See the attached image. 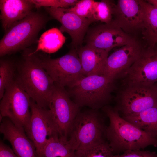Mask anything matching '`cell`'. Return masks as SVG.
<instances>
[{
    "label": "cell",
    "instance_id": "7",
    "mask_svg": "<svg viewBox=\"0 0 157 157\" xmlns=\"http://www.w3.org/2000/svg\"><path fill=\"white\" fill-rule=\"evenodd\" d=\"M30 110V119L25 131L34 144L38 157H42L49 140L63 136L49 109L39 106L31 99Z\"/></svg>",
    "mask_w": 157,
    "mask_h": 157
},
{
    "label": "cell",
    "instance_id": "23",
    "mask_svg": "<svg viewBox=\"0 0 157 157\" xmlns=\"http://www.w3.org/2000/svg\"><path fill=\"white\" fill-rule=\"evenodd\" d=\"M16 63L8 59L0 60V98L3 97L6 89L15 81Z\"/></svg>",
    "mask_w": 157,
    "mask_h": 157
},
{
    "label": "cell",
    "instance_id": "30",
    "mask_svg": "<svg viewBox=\"0 0 157 157\" xmlns=\"http://www.w3.org/2000/svg\"><path fill=\"white\" fill-rule=\"evenodd\" d=\"M147 1L157 8V0H147Z\"/></svg>",
    "mask_w": 157,
    "mask_h": 157
},
{
    "label": "cell",
    "instance_id": "31",
    "mask_svg": "<svg viewBox=\"0 0 157 157\" xmlns=\"http://www.w3.org/2000/svg\"><path fill=\"white\" fill-rule=\"evenodd\" d=\"M156 86H157V83L156 84Z\"/></svg>",
    "mask_w": 157,
    "mask_h": 157
},
{
    "label": "cell",
    "instance_id": "8",
    "mask_svg": "<svg viewBox=\"0 0 157 157\" xmlns=\"http://www.w3.org/2000/svg\"><path fill=\"white\" fill-rule=\"evenodd\" d=\"M31 98L15 81L5 90L0 104V122L8 118L16 126L27 127L31 118Z\"/></svg>",
    "mask_w": 157,
    "mask_h": 157
},
{
    "label": "cell",
    "instance_id": "6",
    "mask_svg": "<svg viewBox=\"0 0 157 157\" xmlns=\"http://www.w3.org/2000/svg\"><path fill=\"white\" fill-rule=\"evenodd\" d=\"M37 53L42 65L57 85L68 88L85 76L77 51L74 49L56 58Z\"/></svg>",
    "mask_w": 157,
    "mask_h": 157
},
{
    "label": "cell",
    "instance_id": "22",
    "mask_svg": "<svg viewBox=\"0 0 157 157\" xmlns=\"http://www.w3.org/2000/svg\"><path fill=\"white\" fill-rule=\"evenodd\" d=\"M75 152L64 137L53 138L46 145L42 157H74Z\"/></svg>",
    "mask_w": 157,
    "mask_h": 157
},
{
    "label": "cell",
    "instance_id": "15",
    "mask_svg": "<svg viewBox=\"0 0 157 157\" xmlns=\"http://www.w3.org/2000/svg\"><path fill=\"white\" fill-rule=\"evenodd\" d=\"M112 21L132 37V34H136L138 31L141 33L143 16L140 0H117L114 9Z\"/></svg>",
    "mask_w": 157,
    "mask_h": 157
},
{
    "label": "cell",
    "instance_id": "21",
    "mask_svg": "<svg viewBox=\"0 0 157 157\" xmlns=\"http://www.w3.org/2000/svg\"><path fill=\"white\" fill-rule=\"evenodd\" d=\"M66 39L59 29L53 28L49 29L41 35L33 52L42 51L49 53H55L62 47Z\"/></svg>",
    "mask_w": 157,
    "mask_h": 157
},
{
    "label": "cell",
    "instance_id": "10",
    "mask_svg": "<svg viewBox=\"0 0 157 157\" xmlns=\"http://www.w3.org/2000/svg\"><path fill=\"white\" fill-rule=\"evenodd\" d=\"M121 76L123 85H150L157 83V44L144 45L138 58Z\"/></svg>",
    "mask_w": 157,
    "mask_h": 157
},
{
    "label": "cell",
    "instance_id": "24",
    "mask_svg": "<svg viewBox=\"0 0 157 157\" xmlns=\"http://www.w3.org/2000/svg\"><path fill=\"white\" fill-rule=\"evenodd\" d=\"M115 4L116 3L112 0L95 1L93 11V17L95 22L99 21L104 24L111 22Z\"/></svg>",
    "mask_w": 157,
    "mask_h": 157
},
{
    "label": "cell",
    "instance_id": "13",
    "mask_svg": "<svg viewBox=\"0 0 157 157\" xmlns=\"http://www.w3.org/2000/svg\"><path fill=\"white\" fill-rule=\"evenodd\" d=\"M47 12L53 18L60 22L59 29L67 33L71 38L72 48L77 51L81 47L89 27L94 22L82 18L71 11L68 8L45 7Z\"/></svg>",
    "mask_w": 157,
    "mask_h": 157
},
{
    "label": "cell",
    "instance_id": "4",
    "mask_svg": "<svg viewBox=\"0 0 157 157\" xmlns=\"http://www.w3.org/2000/svg\"><path fill=\"white\" fill-rule=\"evenodd\" d=\"M107 127L97 110L80 112L72 124L67 139L75 151L104 142Z\"/></svg>",
    "mask_w": 157,
    "mask_h": 157
},
{
    "label": "cell",
    "instance_id": "18",
    "mask_svg": "<svg viewBox=\"0 0 157 157\" xmlns=\"http://www.w3.org/2000/svg\"><path fill=\"white\" fill-rule=\"evenodd\" d=\"M77 53L85 76L102 75L108 53L86 44L78 50Z\"/></svg>",
    "mask_w": 157,
    "mask_h": 157
},
{
    "label": "cell",
    "instance_id": "28",
    "mask_svg": "<svg viewBox=\"0 0 157 157\" xmlns=\"http://www.w3.org/2000/svg\"><path fill=\"white\" fill-rule=\"evenodd\" d=\"M35 8L44 7L65 8L64 0H31Z\"/></svg>",
    "mask_w": 157,
    "mask_h": 157
},
{
    "label": "cell",
    "instance_id": "3",
    "mask_svg": "<svg viewBox=\"0 0 157 157\" xmlns=\"http://www.w3.org/2000/svg\"><path fill=\"white\" fill-rule=\"evenodd\" d=\"M49 20L43 13L33 11L14 24L0 40V57L24 50L38 42L39 33L45 28Z\"/></svg>",
    "mask_w": 157,
    "mask_h": 157
},
{
    "label": "cell",
    "instance_id": "1",
    "mask_svg": "<svg viewBox=\"0 0 157 157\" xmlns=\"http://www.w3.org/2000/svg\"><path fill=\"white\" fill-rule=\"evenodd\" d=\"M15 81L39 106L49 108L55 84L42 65L37 53L28 48L16 63Z\"/></svg>",
    "mask_w": 157,
    "mask_h": 157
},
{
    "label": "cell",
    "instance_id": "12",
    "mask_svg": "<svg viewBox=\"0 0 157 157\" xmlns=\"http://www.w3.org/2000/svg\"><path fill=\"white\" fill-rule=\"evenodd\" d=\"M86 36V44L108 53L114 48L129 44L137 39L125 33L112 20L109 23L88 29Z\"/></svg>",
    "mask_w": 157,
    "mask_h": 157
},
{
    "label": "cell",
    "instance_id": "26",
    "mask_svg": "<svg viewBox=\"0 0 157 157\" xmlns=\"http://www.w3.org/2000/svg\"><path fill=\"white\" fill-rule=\"evenodd\" d=\"M95 1L93 0H81L69 9L79 16L95 21L93 17V6Z\"/></svg>",
    "mask_w": 157,
    "mask_h": 157
},
{
    "label": "cell",
    "instance_id": "2",
    "mask_svg": "<svg viewBox=\"0 0 157 157\" xmlns=\"http://www.w3.org/2000/svg\"><path fill=\"white\" fill-rule=\"evenodd\" d=\"M102 108L110 120L106 137L113 155L140 150L150 145L157 146V138L121 117L115 107L106 105Z\"/></svg>",
    "mask_w": 157,
    "mask_h": 157
},
{
    "label": "cell",
    "instance_id": "19",
    "mask_svg": "<svg viewBox=\"0 0 157 157\" xmlns=\"http://www.w3.org/2000/svg\"><path fill=\"white\" fill-rule=\"evenodd\" d=\"M143 16L141 31L144 45L154 46L157 44V8L147 0H140Z\"/></svg>",
    "mask_w": 157,
    "mask_h": 157
},
{
    "label": "cell",
    "instance_id": "16",
    "mask_svg": "<svg viewBox=\"0 0 157 157\" xmlns=\"http://www.w3.org/2000/svg\"><path fill=\"white\" fill-rule=\"evenodd\" d=\"M1 123L0 132L3 139L9 142L18 157H38L34 144L24 128L16 126L6 117L3 118Z\"/></svg>",
    "mask_w": 157,
    "mask_h": 157
},
{
    "label": "cell",
    "instance_id": "27",
    "mask_svg": "<svg viewBox=\"0 0 157 157\" xmlns=\"http://www.w3.org/2000/svg\"><path fill=\"white\" fill-rule=\"evenodd\" d=\"M112 157H157V154L149 151L129 150L121 154L113 155Z\"/></svg>",
    "mask_w": 157,
    "mask_h": 157
},
{
    "label": "cell",
    "instance_id": "11",
    "mask_svg": "<svg viewBox=\"0 0 157 157\" xmlns=\"http://www.w3.org/2000/svg\"><path fill=\"white\" fill-rule=\"evenodd\" d=\"M48 109L63 136L67 139L80 107L71 100L65 87L55 84Z\"/></svg>",
    "mask_w": 157,
    "mask_h": 157
},
{
    "label": "cell",
    "instance_id": "17",
    "mask_svg": "<svg viewBox=\"0 0 157 157\" xmlns=\"http://www.w3.org/2000/svg\"><path fill=\"white\" fill-rule=\"evenodd\" d=\"M34 8L31 0H0V19L5 32L27 16Z\"/></svg>",
    "mask_w": 157,
    "mask_h": 157
},
{
    "label": "cell",
    "instance_id": "20",
    "mask_svg": "<svg viewBox=\"0 0 157 157\" xmlns=\"http://www.w3.org/2000/svg\"><path fill=\"white\" fill-rule=\"evenodd\" d=\"M125 120L157 138V106L141 112L123 116Z\"/></svg>",
    "mask_w": 157,
    "mask_h": 157
},
{
    "label": "cell",
    "instance_id": "29",
    "mask_svg": "<svg viewBox=\"0 0 157 157\" xmlns=\"http://www.w3.org/2000/svg\"><path fill=\"white\" fill-rule=\"evenodd\" d=\"M0 157H18L12 149L1 140L0 141Z\"/></svg>",
    "mask_w": 157,
    "mask_h": 157
},
{
    "label": "cell",
    "instance_id": "25",
    "mask_svg": "<svg viewBox=\"0 0 157 157\" xmlns=\"http://www.w3.org/2000/svg\"><path fill=\"white\" fill-rule=\"evenodd\" d=\"M113 155L108 142L76 150L74 157H112Z\"/></svg>",
    "mask_w": 157,
    "mask_h": 157
},
{
    "label": "cell",
    "instance_id": "9",
    "mask_svg": "<svg viewBox=\"0 0 157 157\" xmlns=\"http://www.w3.org/2000/svg\"><path fill=\"white\" fill-rule=\"evenodd\" d=\"M117 99L115 108L125 116L157 106V86L124 85Z\"/></svg>",
    "mask_w": 157,
    "mask_h": 157
},
{
    "label": "cell",
    "instance_id": "14",
    "mask_svg": "<svg viewBox=\"0 0 157 157\" xmlns=\"http://www.w3.org/2000/svg\"><path fill=\"white\" fill-rule=\"evenodd\" d=\"M144 46L136 39L116 49L107 57L102 75L114 81L121 77L138 58Z\"/></svg>",
    "mask_w": 157,
    "mask_h": 157
},
{
    "label": "cell",
    "instance_id": "5",
    "mask_svg": "<svg viewBox=\"0 0 157 157\" xmlns=\"http://www.w3.org/2000/svg\"><path fill=\"white\" fill-rule=\"evenodd\" d=\"M114 81L103 75L85 76L67 90L80 107L97 110L106 106L110 100Z\"/></svg>",
    "mask_w": 157,
    "mask_h": 157
}]
</instances>
